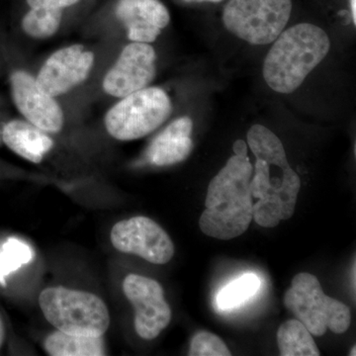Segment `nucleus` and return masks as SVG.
Returning a JSON list of instances; mask_svg holds the SVG:
<instances>
[{
    "mask_svg": "<svg viewBox=\"0 0 356 356\" xmlns=\"http://www.w3.org/2000/svg\"><path fill=\"white\" fill-rule=\"evenodd\" d=\"M248 143L255 156L250 192L257 202L252 220L259 226L274 228L294 214L301 179L292 170L280 138L262 125L248 130Z\"/></svg>",
    "mask_w": 356,
    "mask_h": 356,
    "instance_id": "nucleus-1",
    "label": "nucleus"
},
{
    "mask_svg": "<svg viewBox=\"0 0 356 356\" xmlns=\"http://www.w3.org/2000/svg\"><path fill=\"white\" fill-rule=\"evenodd\" d=\"M331 40L318 26L301 23L281 33L264 63V79L273 90L289 95L324 60Z\"/></svg>",
    "mask_w": 356,
    "mask_h": 356,
    "instance_id": "nucleus-3",
    "label": "nucleus"
},
{
    "mask_svg": "<svg viewBox=\"0 0 356 356\" xmlns=\"http://www.w3.org/2000/svg\"><path fill=\"white\" fill-rule=\"evenodd\" d=\"M60 21L62 9L36 7L23 17L22 29L33 38H49L58 31Z\"/></svg>",
    "mask_w": 356,
    "mask_h": 356,
    "instance_id": "nucleus-19",
    "label": "nucleus"
},
{
    "mask_svg": "<svg viewBox=\"0 0 356 356\" xmlns=\"http://www.w3.org/2000/svg\"><path fill=\"white\" fill-rule=\"evenodd\" d=\"M233 149L236 156H248V146L243 140H236Z\"/></svg>",
    "mask_w": 356,
    "mask_h": 356,
    "instance_id": "nucleus-23",
    "label": "nucleus"
},
{
    "mask_svg": "<svg viewBox=\"0 0 356 356\" xmlns=\"http://www.w3.org/2000/svg\"><path fill=\"white\" fill-rule=\"evenodd\" d=\"M188 355L229 356L232 353L226 343L216 334L200 332L192 337Z\"/></svg>",
    "mask_w": 356,
    "mask_h": 356,
    "instance_id": "nucleus-21",
    "label": "nucleus"
},
{
    "mask_svg": "<svg viewBox=\"0 0 356 356\" xmlns=\"http://www.w3.org/2000/svg\"><path fill=\"white\" fill-rule=\"evenodd\" d=\"M351 14H353V23L356 24V0H350Z\"/></svg>",
    "mask_w": 356,
    "mask_h": 356,
    "instance_id": "nucleus-25",
    "label": "nucleus"
},
{
    "mask_svg": "<svg viewBox=\"0 0 356 356\" xmlns=\"http://www.w3.org/2000/svg\"><path fill=\"white\" fill-rule=\"evenodd\" d=\"M44 318L58 331L81 337H102L108 330V309L92 293L58 286L47 288L39 297Z\"/></svg>",
    "mask_w": 356,
    "mask_h": 356,
    "instance_id": "nucleus-4",
    "label": "nucleus"
},
{
    "mask_svg": "<svg viewBox=\"0 0 356 356\" xmlns=\"http://www.w3.org/2000/svg\"><path fill=\"white\" fill-rule=\"evenodd\" d=\"M95 56L81 44H72L54 53L46 60L36 83L47 95H62L83 83L92 69Z\"/></svg>",
    "mask_w": 356,
    "mask_h": 356,
    "instance_id": "nucleus-11",
    "label": "nucleus"
},
{
    "mask_svg": "<svg viewBox=\"0 0 356 356\" xmlns=\"http://www.w3.org/2000/svg\"><path fill=\"white\" fill-rule=\"evenodd\" d=\"M156 51L149 44H129L105 76L103 88L120 98L146 88L156 76Z\"/></svg>",
    "mask_w": 356,
    "mask_h": 356,
    "instance_id": "nucleus-10",
    "label": "nucleus"
},
{
    "mask_svg": "<svg viewBox=\"0 0 356 356\" xmlns=\"http://www.w3.org/2000/svg\"><path fill=\"white\" fill-rule=\"evenodd\" d=\"M44 350L51 356L106 355L102 337H81L57 331L44 341Z\"/></svg>",
    "mask_w": 356,
    "mask_h": 356,
    "instance_id": "nucleus-16",
    "label": "nucleus"
},
{
    "mask_svg": "<svg viewBox=\"0 0 356 356\" xmlns=\"http://www.w3.org/2000/svg\"><path fill=\"white\" fill-rule=\"evenodd\" d=\"M4 337H6V330H4L3 322H2L1 316H0V348L3 344Z\"/></svg>",
    "mask_w": 356,
    "mask_h": 356,
    "instance_id": "nucleus-24",
    "label": "nucleus"
},
{
    "mask_svg": "<svg viewBox=\"0 0 356 356\" xmlns=\"http://www.w3.org/2000/svg\"><path fill=\"white\" fill-rule=\"evenodd\" d=\"M355 348H356V346H353V350H351V353H350V355H351V356H353H353L356 355V353H355Z\"/></svg>",
    "mask_w": 356,
    "mask_h": 356,
    "instance_id": "nucleus-27",
    "label": "nucleus"
},
{
    "mask_svg": "<svg viewBox=\"0 0 356 356\" xmlns=\"http://www.w3.org/2000/svg\"><path fill=\"white\" fill-rule=\"evenodd\" d=\"M261 280L255 274L247 273L222 288L217 295L220 310H233L243 305L259 291Z\"/></svg>",
    "mask_w": 356,
    "mask_h": 356,
    "instance_id": "nucleus-18",
    "label": "nucleus"
},
{
    "mask_svg": "<svg viewBox=\"0 0 356 356\" xmlns=\"http://www.w3.org/2000/svg\"><path fill=\"white\" fill-rule=\"evenodd\" d=\"M111 242L124 254H132L154 264H165L175 254V245L168 233L147 217H133L117 222L112 228Z\"/></svg>",
    "mask_w": 356,
    "mask_h": 356,
    "instance_id": "nucleus-8",
    "label": "nucleus"
},
{
    "mask_svg": "<svg viewBox=\"0 0 356 356\" xmlns=\"http://www.w3.org/2000/svg\"><path fill=\"white\" fill-rule=\"evenodd\" d=\"M287 310L300 321L313 336H324L327 330L341 334L350 327V309L346 304L327 296L318 278L302 273L293 278L284 295Z\"/></svg>",
    "mask_w": 356,
    "mask_h": 356,
    "instance_id": "nucleus-5",
    "label": "nucleus"
},
{
    "mask_svg": "<svg viewBox=\"0 0 356 356\" xmlns=\"http://www.w3.org/2000/svg\"><path fill=\"white\" fill-rule=\"evenodd\" d=\"M116 16L133 42L156 41L170 21L168 8L159 0H119Z\"/></svg>",
    "mask_w": 356,
    "mask_h": 356,
    "instance_id": "nucleus-13",
    "label": "nucleus"
},
{
    "mask_svg": "<svg viewBox=\"0 0 356 356\" xmlns=\"http://www.w3.org/2000/svg\"><path fill=\"white\" fill-rule=\"evenodd\" d=\"M33 257L34 252L28 243L17 238L7 240L0 250V282H4L7 275L29 264Z\"/></svg>",
    "mask_w": 356,
    "mask_h": 356,
    "instance_id": "nucleus-20",
    "label": "nucleus"
},
{
    "mask_svg": "<svg viewBox=\"0 0 356 356\" xmlns=\"http://www.w3.org/2000/svg\"><path fill=\"white\" fill-rule=\"evenodd\" d=\"M254 168L248 156H233L211 180L199 227L206 236L229 241L245 234L252 221Z\"/></svg>",
    "mask_w": 356,
    "mask_h": 356,
    "instance_id": "nucleus-2",
    "label": "nucleus"
},
{
    "mask_svg": "<svg viewBox=\"0 0 356 356\" xmlns=\"http://www.w3.org/2000/svg\"><path fill=\"white\" fill-rule=\"evenodd\" d=\"M193 122L189 117L173 121L149 145L147 159L152 165L168 166L181 163L191 156Z\"/></svg>",
    "mask_w": 356,
    "mask_h": 356,
    "instance_id": "nucleus-14",
    "label": "nucleus"
},
{
    "mask_svg": "<svg viewBox=\"0 0 356 356\" xmlns=\"http://www.w3.org/2000/svg\"><path fill=\"white\" fill-rule=\"evenodd\" d=\"M2 140L7 147L31 163H41L54 146L53 140L32 124L20 120L7 123L2 129Z\"/></svg>",
    "mask_w": 356,
    "mask_h": 356,
    "instance_id": "nucleus-15",
    "label": "nucleus"
},
{
    "mask_svg": "<svg viewBox=\"0 0 356 356\" xmlns=\"http://www.w3.org/2000/svg\"><path fill=\"white\" fill-rule=\"evenodd\" d=\"M184 1H186V2H204V1L220 2V1H222V0H184Z\"/></svg>",
    "mask_w": 356,
    "mask_h": 356,
    "instance_id": "nucleus-26",
    "label": "nucleus"
},
{
    "mask_svg": "<svg viewBox=\"0 0 356 356\" xmlns=\"http://www.w3.org/2000/svg\"><path fill=\"white\" fill-rule=\"evenodd\" d=\"M291 11V0H229L222 13V23L236 38L262 46L277 39Z\"/></svg>",
    "mask_w": 356,
    "mask_h": 356,
    "instance_id": "nucleus-6",
    "label": "nucleus"
},
{
    "mask_svg": "<svg viewBox=\"0 0 356 356\" xmlns=\"http://www.w3.org/2000/svg\"><path fill=\"white\" fill-rule=\"evenodd\" d=\"M123 291L135 309V329L142 339H156L170 325L172 310L158 281L138 274H129Z\"/></svg>",
    "mask_w": 356,
    "mask_h": 356,
    "instance_id": "nucleus-9",
    "label": "nucleus"
},
{
    "mask_svg": "<svg viewBox=\"0 0 356 356\" xmlns=\"http://www.w3.org/2000/svg\"><path fill=\"white\" fill-rule=\"evenodd\" d=\"M14 103L32 125L44 132L58 133L64 125V113L53 96L39 88L36 79L23 70L10 79Z\"/></svg>",
    "mask_w": 356,
    "mask_h": 356,
    "instance_id": "nucleus-12",
    "label": "nucleus"
},
{
    "mask_svg": "<svg viewBox=\"0 0 356 356\" xmlns=\"http://www.w3.org/2000/svg\"><path fill=\"white\" fill-rule=\"evenodd\" d=\"M170 97L159 88H146L122 98L105 117V126L119 140L140 139L158 129L172 113Z\"/></svg>",
    "mask_w": 356,
    "mask_h": 356,
    "instance_id": "nucleus-7",
    "label": "nucleus"
},
{
    "mask_svg": "<svg viewBox=\"0 0 356 356\" xmlns=\"http://www.w3.org/2000/svg\"><path fill=\"white\" fill-rule=\"evenodd\" d=\"M277 343L282 356L321 355L313 334L300 321L289 320L280 325Z\"/></svg>",
    "mask_w": 356,
    "mask_h": 356,
    "instance_id": "nucleus-17",
    "label": "nucleus"
},
{
    "mask_svg": "<svg viewBox=\"0 0 356 356\" xmlns=\"http://www.w3.org/2000/svg\"><path fill=\"white\" fill-rule=\"evenodd\" d=\"M81 0H27L28 6L31 8L48 7V8L63 9L76 4Z\"/></svg>",
    "mask_w": 356,
    "mask_h": 356,
    "instance_id": "nucleus-22",
    "label": "nucleus"
}]
</instances>
